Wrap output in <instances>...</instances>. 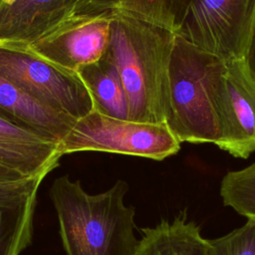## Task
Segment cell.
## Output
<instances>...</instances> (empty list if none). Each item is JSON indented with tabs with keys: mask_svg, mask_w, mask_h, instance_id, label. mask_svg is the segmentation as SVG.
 <instances>
[{
	"mask_svg": "<svg viewBox=\"0 0 255 255\" xmlns=\"http://www.w3.org/2000/svg\"><path fill=\"white\" fill-rule=\"evenodd\" d=\"M107 53L118 68L128 104V120L165 123L168 66L175 31L147 0H123L110 8Z\"/></svg>",
	"mask_w": 255,
	"mask_h": 255,
	"instance_id": "6da1fadb",
	"label": "cell"
},
{
	"mask_svg": "<svg viewBox=\"0 0 255 255\" xmlns=\"http://www.w3.org/2000/svg\"><path fill=\"white\" fill-rule=\"evenodd\" d=\"M255 27V0H193L176 34L225 63L243 60Z\"/></svg>",
	"mask_w": 255,
	"mask_h": 255,
	"instance_id": "8992f818",
	"label": "cell"
},
{
	"mask_svg": "<svg viewBox=\"0 0 255 255\" xmlns=\"http://www.w3.org/2000/svg\"><path fill=\"white\" fill-rule=\"evenodd\" d=\"M220 196L225 206L247 220H255V161L242 169L228 171L221 180Z\"/></svg>",
	"mask_w": 255,
	"mask_h": 255,
	"instance_id": "9a60e30c",
	"label": "cell"
},
{
	"mask_svg": "<svg viewBox=\"0 0 255 255\" xmlns=\"http://www.w3.org/2000/svg\"><path fill=\"white\" fill-rule=\"evenodd\" d=\"M58 142L15 122L0 110V165L26 176H45L59 165Z\"/></svg>",
	"mask_w": 255,
	"mask_h": 255,
	"instance_id": "30bf717a",
	"label": "cell"
},
{
	"mask_svg": "<svg viewBox=\"0 0 255 255\" xmlns=\"http://www.w3.org/2000/svg\"><path fill=\"white\" fill-rule=\"evenodd\" d=\"M180 143L165 123L123 120L93 110L76 121L58 147L62 156L102 151L163 160L176 154Z\"/></svg>",
	"mask_w": 255,
	"mask_h": 255,
	"instance_id": "277c9868",
	"label": "cell"
},
{
	"mask_svg": "<svg viewBox=\"0 0 255 255\" xmlns=\"http://www.w3.org/2000/svg\"><path fill=\"white\" fill-rule=\"evenodd\" d=\"M45 176L29 177L20 181H0V202H6L26 195L34 189H38Z\"/></svg>",
	"mask_w": 255,
	"mask_h": 255,
	"instance_id": "ac0fdd59",
	"label": "cell"
},
{
	"mask_svg": "<svg viewBox=\"0 0 255 255\" xmlns=\"http://www.w3.org/2000/svg\"><path fill=\"white\" fill-rule=\"evenodd\" d=\"M243 61L245 62V65L252 77V79L255 81V27L248 45V48L246 50L245 56Z\"/></svg>",
	"mask_w": 255,
	"mask_h": 255,
	"instance_id": "d6986e66",
	"label": "cell"
},
{
	"mask_svg": "<svg viewBox=\"0 0 255 255\" xmlns=\"http://www.w3.org/2000/svg\"><path fill=\"white\" fill-rule=\"evenodd\" d=\"M133 255H209V243L200 227L181 212L171 220L142 228Z\"/></svg>",
	"mask_w": 255,
	"mask_h": 255,
	"instance_id": "7c38bea8",
	"label": "cell"
},
{
	"mask_svg": "<svg viewBox=\"0 0 255 255\" xmlns=\"http://www.w3.org/2000/svg\"><path fill=\"white\" fill-rule=\"evenodd\" d=\"M123 0H86L80 11H106ZM159 8L172 30L179 29L186 11L193 0H152Z\"/></svg>",
	"mask_w": 255,
	"mask_h": 255,
	"instance_id": "e0dca14e",
	"label": "cell"
},
{
	"mask_svg": "<svg viewBox=\"0 0 255 255\" xmlns=\"http://www.w3.org/2000/svg\"><path fill=\"white\" fill-rule=\"evenodd\" d=\"M208 243L209 255H255V220Z\"/></svg>",
	"mask_w": 255,
	"mask_h": 255,
	"instance_id": "2e32d148",
	"label": "cell"
},
{
	"mask_svg": "<svg viewBox=\"0 0 255 255\" xmlns=\"http://www.w3.org/2000/svg\"><path fill=\"white\" fill-rule=\"evenodd\" d=\"M38 189L14 200L0 202V255H20L33 236Z\"/></svg>",
	"mask_w": 255,
	"mask_h": 255,
	"instance_id": "5bb4252c",
	"label": "cell"
},
{
	"mask_svg": "<svg viewBox=\"0 0 255 255\" xmlns=\"http://www.w3.org/2000/svg\"><path fill=\"white\" fill-rule=\"evenodd\" d=\"M110 35V9L80 11L28 47L37 56L77 72L106 55Z\"/></svg>",
	"mask_w": 255,
	"mask_h": 255,
	"instance_id": "52a82bcc",
	"label": "cell"
},
{
	"mask_svg": "<svg viewBox=\"0 0 255 255\" xmlns=\"http://www.w3.org/2000/svg\"><path fill=\"white\" fill-rule=\"evenodd\" d=\"M218 97L221 138L218 147L234 157L255 152V81L245 62H227Z\"/></svg>",
	"mask_w": 255,
	"mask_h": 255,
	"instance_id": "ba28073f",
	"label": "cell"
},
{
	"mask_svg": "<svg viewBox=\"0 0 255 255\" xmlns=\"http://www.w3.org/2000/svg\"><path fill=\"white\" fill-rule=\"evenodd\" d=\"M0 110L15 122L59 142L76 119L40 102L0 76Z\"/></svg>",
	"mask_w": 255,
	"mask_h": 255,
	"instance_id": "8fae6325",
	"label": "cell"
},
{
	"mask_svg": "<svg viewBox=\"0 0 255 255\" xmlns=\"http://www.w3.org/2000/svg\"><path fill=\"white\" fill-rule=\"evenodd\" d=\"M30 176H26L14 169L8 168L6 166L0 165V181L2 182H13V181H20ZM35 177V176H34Z\"/></svg>",
	"mask_w": 255,
	"mask_h": 255,
	"instance_id": "ffe728a7",
	"label": "cell"
},
{
	"mask_svg": "<svg viewBox=\"0 0 255 255\" xmlns=\"http://www.w3.org/2000/svg\"><path fill=\"white\" fill-rule=\"evenodd\" d=\"M128 191L122 179L97 194L88 193L80 180L67 174L53 181L50 197L67 255H133L138 239L134 208L125 203Z\"/></svg>",
	"mask_w": 255,
	"mask_h": 255,
	"instance_id": "7a4b0ae2",
	"label": "cell"
},
{
	"mask_svg": "<svg viewBox=\"0 0 255 255\" xmlns=\"http://www.w3.org/2000/svg\"><path fill=\"white\" fill-rule=\"evenodd\" d=\"M77 72L91 93L95 110L114 118L128 120L127 93L118 68L108 53Z\"/></svg>",
	"mask_w": 255,
	"mask_h": 255,
	"instance_id": "4fadbf2b",
	"label": "cell"
},
{
	"mask_svg": "<svg viewBox=\"0 0 255 255\" xmlns=\"http://www.w3.org/2000/svg\"><path fill=\"white\" fill-rule=\"evenodd\" d=\"M0 76L76 120L95 110L91 93L78 72L37 56L28 46L0 43Z\"/></svg>",
	"mask_w": 255,
	"mask_h": 255,
	"instance_id": "5b68a950",
	"label": "cell"
},
{
	"mask_svg": "<svg viewBox=\"0 0 255 255\" xmlns=\"http://www.w3.org/2000/svg\"><path fill=\"white\" fill-rule=\"evenodd\" d=\"M225 68L224 61L175 33L168 66L166 125L180 142L218 145V97Z\"/></svg>",
	"mask_w": 255,
	"mask_h": 255,
	"instance_id": "3957f363",
	"label": "cell"
},
{
	"mask_svg": "<svg viewBox=\"0 0 255 255\" xmlns=\"http://www.w3.org/2000/svg\"><path fill=\"white\" fill-rule=\"evenodd\" d=\"M86 0H0V43L30 46L76 14Z\"/></svg>",
	"mask_w": 255,
	"mask_h": 255,
	"instance_id": "9c48e42d",
	"label": "cell"
}]
</instances>
